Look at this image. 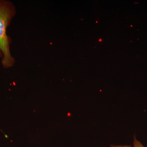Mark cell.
<instances>
[{
	"label": "cell",
	"mask_w": 147,
	"mask_h": 147,
	"mask_svg": "<svg viewBox=\"0 0 147 147\" xmlns=\"http://www.w3.org/2000/svg\"><path fill=\"white\" fill-rule=\"evenodd\" d=\"M16 13L13 3L9 1L0 0V50L3 54L1 64L4 68L12 67L15 61L10 53L11 39L7 34V29Z\"/></svg>",
	"instance_id": "obj_1"
},
{
	"label": "cell",
	"mask_w": 147,
	"mask_h": 147,
	"mask_svg": "<svg viewBox=\"0 0 147 147\" xmlns=\"http://www.w3.org/2000/svg\"><path fill=\"white\" fill-rule=\"evenodd\" d=\"M133 147H145L142 143H141L136 138L135 136L134 137V141H133Z\"/></svg>",
	"instance_id": "obj_2"
},
{
	"label": "cell",
	"mask_w": 147,
	"mask_h": 147,
	"mask_svg": "<svg viewBox=\"0 0 147 147\" xmlns=\"http://www.w3.org/2000/svg\"><path fill=\"white\" fill-rule=\"evenodd\" d=\"M110 147H133L131 146L128 145H111Z\"/></svg>",
	"instance_id": "obj_3"
},
{
	"label": "cell",
	"mask_w": 147,
	"mask_h": 147,
	"mask_svg": "<svg viewBox=\"0 0 147 147\" xmlns=\"http://www.w3.org/2000/svg\"><path fill=\"white\" fill-rule=\"evenodd\" d=\"M3 57V53H2L1 51L0 50V58H1V59H2Z\"/></svg>",
	"instance_id": "obj_4"
},
{
	"label": "cell",
	"mask_w": 147,
	"mask_h": 147,
	"mask_svg": "<svg viewBox=\"0 0 147 147\" xmlns=\"http://www.w3.org/2000/svg\"></svg>",
	"instance_id": "obj_5"
}]
</instances>
